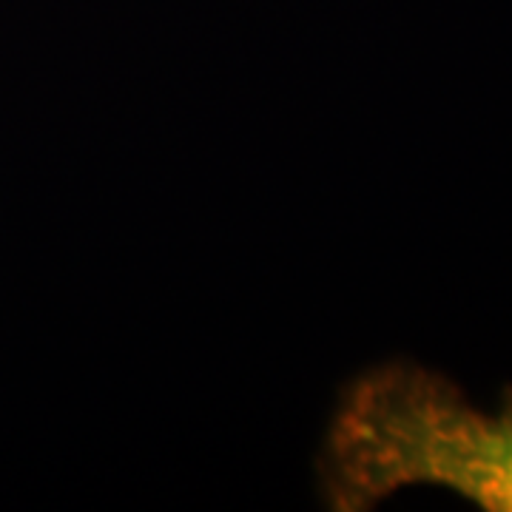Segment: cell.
<instances>
[{
  "label": "cell",
  "instance_id": "1",
  "mask_svg": "<svg viewBox=\"0 0 512 512\" xmlns=\"http://www.w3.org/2000/svg\"><path fill=\"white\" fill-rule=\"evenodd\" d=\"M410 487H441L487 512H512V387L481 410L436 370H367L330 419L322 490L336 512H365Z\"/></svg>",
  "mask_w": 512,
  "mask_h": 512
}]
</instances>
